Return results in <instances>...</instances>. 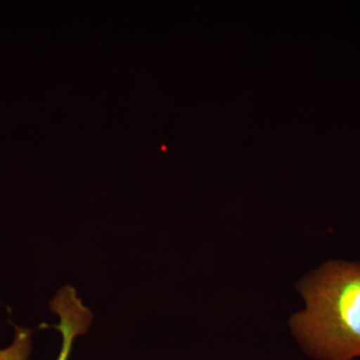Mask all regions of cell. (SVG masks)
I'll return each mask as SVG.
<instances>
[{
    "label": "cell",
    "mask_w": 360,
    "mask_h": 360,
    "mask_svg": "<svg viewBox=\"0 0 360 360\" xmlns=\"http://www.w3.org/2000/svg\"><path fill=\"white\" fill-rule=\"evenodd\" d=\"M49 307L60 319L58 326H53L63 335L60 352L56 360H68L75 338L86 335L94 321V314L78 297L77 290L70 285L60 288Z\"/></svg>",
    "instance_id": "obj_2"
},
{
    "label": "cell",
    "mask_w": 360,
    "mask_h": 360,
    "mask_svg": "<svg viewBox=\"0 0 360 360\" xmlns=\"http://www.w3.org/2000/svg\"><path fill=\"white\" fill-rule=\"evenodd\" d=\"M15 333L13 343L4 349H0V360H28L32 352V331L14 326Z\"/></svg>",
    "instance_id": "obj_3"
},
{
    "label": "cell",
    "mask_w": 360,
    "mask_h": 360,
    "mask_svg": "<svg viewBox=\"0 0 360 360\" xmlns=\"http://www.w3.org/2000/svg\"><path fill=\"white\" fill-rule=\"evenodd\" d=\"M296 290L304 307L288 326L316 360L360 359V262L328 260L302 277Z\"/></svg>",
    "instance_id": "obj_1"
}]
</instances>
